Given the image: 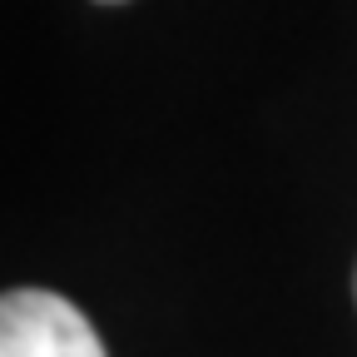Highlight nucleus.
I'll use <instances>...</instances> for the list:
<instances>
[{
    "label": "nucleus",
    "mask_w": 357,
    "mask_h": 357,
    "mask_svg": "<svg viewBox=\"0 0 357 357\" xmlns=\"http://www.w3.org/2000/svg\"><path fill=\"white\" fill-rule=\"evenodd\" d=\"M0 357H105V342L70 298L10 288L0 303Z\"/></svg>",
    "instance_id": "nucleus-1"
}]
</instances>
